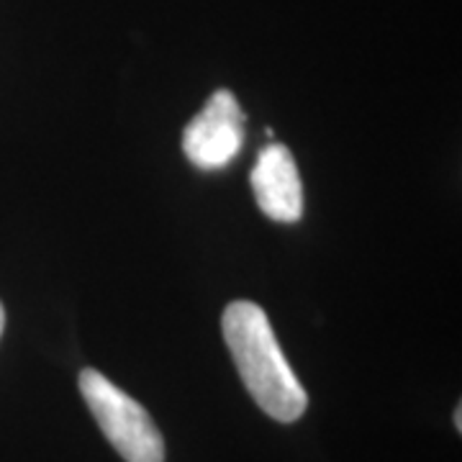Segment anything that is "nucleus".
<instances>
[{"mask_svg": "<svg viewBox=\"0 0 462 462\" xmlns=\"http://www.w3.org/2000/svg\"><path fill=\"white\" fill-rule=\"evenodd\" d=\"M221 329L254 403L281 424L298 421L309 396L285 360L267 314L252 300H234L224 311Z\"/></svg>", "mask_w": 462, "mask_h": 462, "instance_id": "f257e3e1", "label": "nucleus"}, {"mask_svg": "<svg viewBox=\"0 0 462 462\" xmlns=\"http://www.w3.org/2000/svg\"><path fill=\"white\" fill-rule=\"evenodd\" d=\"M455 427H457V431L462 430V413H460V406H457V411H455Z\"/></svg>", "mask_w": 462, "mask_h": 462, "instance_id": "423d86ee", "label": "nucleus"}, {"mask_svg": "<svg viewBox=\"0 0 462 462\" xmlns=\"http://www.w3.org/2000/svg\"><path fill=\"white\" fill-rule=\"evenodd\" d=\"M80 393L100 431L126 462H165V439L152 416L103 373L88 367L80 373Z\"/></svg>", "mask_w": 462, "mask_h": 462, "instance_id": "f03ea898", "label": "nucleus"}, {"mask_svg": "<svg viewBox=\"0 0 462 462\" xmlns=\"http://www.w3.org/2000/svg\"><path fill=\"white\" fill-rule=\"evenodd\" d=\"M252 190L257 206L267 218L296 224L303 216V185L291 149L270 144L260 152L252 170Z\"/></svg>", "mask_w": 462, "mask_h": 462, "instance_id": "20e7f679", "label": "nucleus"}, {"mask_svg": "<svg viewBox=\"0 0 462 462\" xmlns=\"http://www.w3.org/2000/svg\"><path fill=\"white\" fill-rule=\"evenodd\" d=\"M245 144V114L229 90H216L211 100L182 132V152L199 170H221L236 160Z\"/></svg>", "mask_w": 462, "mask_h": 462, "instance_id": "7ed1b4c3", "label": "nucleus"}, {"mask_svg": "<svg viewBox=\"0 0 462 462\" xmlns=\"http://www.w3.org/2000/svg\"><path fill=\"white\" fill-rule=\"evenodd\" d=\"M3 329H5V309L0 303V337H3Z\"/></svg>", "mask_w": 462, "mask_h": 462, "instance_id": "39448f33", "label": "nucleus"}]
</instances>
